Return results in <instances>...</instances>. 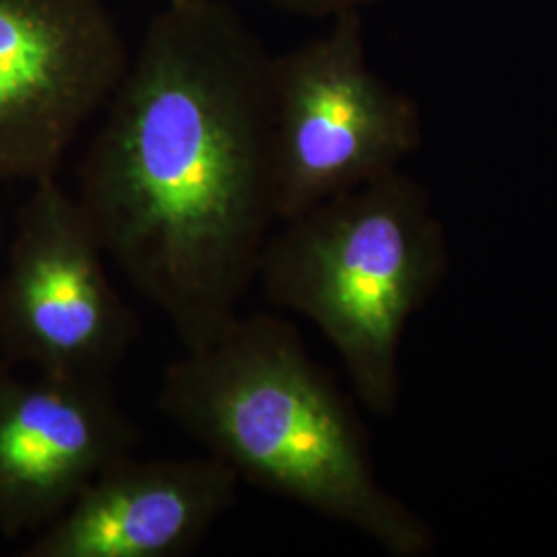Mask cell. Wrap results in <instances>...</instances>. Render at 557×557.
<instances>
[{
    "mask_svg": "<svg viewBox=\"0 0 557 557\" xmlns=\"http://www.w3.org/2000/svg\"><path fill=\"white\" fill-rule=\"evenodd\" d=\"M271 60L220 0H168L81 165L75 195L106 257L186 351L239 317L277 223Z\"/></svg>",
    "mask_w": 557,
    "mask_h": 557,
    "instance_id": "1",
    "label": "cell"
},
{
    "mask_svg": "<svg viewBox=\"0 0 557 557\" xmlns=\"http://www.w3.org/2000/svg\"><path fill=\"white\" fill-rule=\"evenodd\" d=\"M158 400L239 481L347 524L391 556L432 554L430 527L382 487L358 416L289 322L238 317L168 366Z\"/></svg>",
    "mask_w": 557,
    "mask_h": 557,
    "instance_id": "2",
    "label": "cell"
},
{
    "mask_svg": "<svg viewBox=\"0 0 557 557\" xmlns=\"http://www.w3.org/2000/svg\"><path fill=\"white\" fill-rule=\"evenodd\" d=\"M283 223L260 259L264 296L312 320L361 405L393 416L405 326L434 296L448 264L428 190L395 170Z\"/></svg>",
    "mask_w": 557,
    "mask_h": 557,
    "instance_id": "3",
    "label": "cell"
},
{
    "mask_svg": "<svg viewBox=\"0 0 557 557\" xmlns=\"http://www.w3.org/2000/svg\"><path fill=\"white\" fill-rule=\"evenodd\" d=\"M271 60L269 139L278 221L400 170L423 139L418 101L372 69L361 11Z\"/></svg>",
    "mask_w": 557,
    "mask_h": 557,
    "instance_id": "4",
    "label": "cell"
},
{
    "mask_svg": "<svg viewBox=\"0 0 557 557\" xmlns=\"http://www.w3.org/2000/svg\"><path fill=\"white\" fill-rule=\"evenodd\" d=\"M89 221L57 176L38 180L0 255V349L34 372L112 380L140 335Z\"/></svg>",
    "mask_w": 557,
    "mask_h": 557,
    "instance_id": "5",
    "label": "cell"
},
{
    "mask_svg": "<svg viewBox=\"0 0 557 557\" xmlns=\"http://www.w3.org/2000/svg\"><path fill=\"white\" fill-rule=\"evenodd\" d=\"M128 60L103 0H0V184L57 176Z\"/></svg>",
    "mask_w": 557,
    "mask_h": 557,
    "instance_id": "6",
    "label": "cell"
},
{
    "mask_svg": "<svg viewBox=\"0 0 557 557\" xmlns=\"http://www.w3.org/2000/svg\"><path fill=\"white\" fill-rule=\"evenodd\" d=\"M137 440L112 380L0 372V531L48 527Z\"/></svg>",
    "mask_w": 557,
    "mask_h": 557,
    "instance_id": "7",
    "label": "cell"
},
{
    "mask_svg": "<svg viewBox=\"0 0 557 557\" xmlns=\"http://www.w3.org/2000/svg\"><path fill=\"white\" fill-rule=\"evenodd\" d=\"M218 458L114 460L27 547V557H180L193 554L238 498Z\"/></svg>",
    "mask_w": 557,
    "mask_h": 557,
    "instance_id": "8",
    "label": "cell"
},
{
    "mask_svg": "<svg viewBox=\"0 0 557 557\" xmlns=\"http://www.w3.org/2000/svg\"><path fill=\"white\" fill-rule=\"evenodd\" d=\"M275 9L306 20H333L341 13L363 11L380 0H269Z\"/></svg>",
    "mask_w": 557,
    "mask_h": 557,
    "instance_id": "9",
    "label": "cell"
},
{
    "mask_svg": "<svg viewBox=\"0 0 557 557\" xmlns=\"http://www.w3.org/2000/svg\"><path fill=\"white\" fill-rule=\"evenodd\" d=\"M0 255H2V227H0Z\"/></svg>",
    "mask_w": 557,
    "mask_h": 557,
    "instance_id": "10",
    "label": "cell"
}]
</instances>
